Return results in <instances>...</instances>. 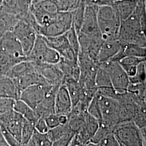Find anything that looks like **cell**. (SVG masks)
I'll list each match as a JSON object with an SVG mask.
<instances>
[{"label": "cell", "instance_id": "24", "mask_svg": "<svg viewBox=\"0 0 146 146\" xmlns=\"http://www.w3.org/2000/svg\"><path fill=\"white\" fill-rule=\"evenodd\" d=\"M62 84L65 85L68 90L73 107L81 99L84 88H82L78 81L70 78H64Z\"/></svg>", "mask_w": 146, "mask_h": 146}, {"label": "cell", "instance_id": "51", "mask_svg": "<svg viewBox=\"0 0 146 146\" xmlns=\"http://www.w3.org/2000/svg\"><path fill=\"white\" fill-rule=\"evenodd\" d=\"M0 146H11L5 141L0 131Z\"/></svg>", "mask_w": 146, "mask_h": 146}, {"label": "cell", "instance_id": "42", "mask_svg": "<svg viewBox=\"0 0 146 146\" xmlns=\"http://www.w3.org/2000/svg\"><path fill=\"white\" fill-rule=\"evenodd\" d=\"M19 10V19L27 14L31 9L32 5L31 0H17Z\"/></svg>", "mask_w": 146, "mask_h": 146}, {"label": "cell", "instance_id": "9", "mask_svg": "<svg viewBox=\"0 0 146 146\" xmlns=\"http://www.w3.org/2000/svg\"><path fill=\"white\" fill-rule=\"evenodd\" d=\"M12 32L21 43L23 52L28 57L36 40L37 34L31 25L24 19H19Z\"/></svg>", "mask_w": 146, "mask_h": 146}, {"label": "cell", "instance_id": "15", "mask_svg": "<svg viewBox=\"0 0 146 146\" xmlns=\"http://www.w3.org/2000/svg\"><path fill=\"white\" fill-rule=\"evenodd\" d=\"M33 65L47 82L53 86L62 84L64 74L57 64L33 62Z\"/></svg>", "mask_w": 146, "mask_h": 146}, {"label": "cell", "instance_id": "37", "mask_svg": "<svg viewBox=\"0 0 146 146\" xmlns=\"http://www.w3.org/2000/svg\"><path fill=\"white\" fill-rule=\"evenodd\" d=\"M129 78L130 84H145L146 70L145 61L142 62L138 65L135 76Z\"/></svg>", "mask_w": 146, "mask_h": 146}, {"label": "cell", "instance_id": "7", "mask_svg": "<svg viewBox=\"0 0 146 146\" xmlns=\"http://www.w3.org/2000/svg\"><path fill=\"white\" fill-rule=\"evenodd\" d=\"M73 26V12L58 11L52 23L41 28L38 35L45 37H54L61 35Z\"/></svg>", "mask_w": 146, "mask_h": 146}, {"label": "cell", "instance_id": "23", "mask_svg": "<svg viewBox=\"0 0 146 146\" xmlns=\"http://www.w3.org/2000/svg\"><path fill=\"white\" fill-rule=\"evenodd\" d=\"M0 97L19 99V93L15 82L7 75H0Z\"/></svg>", "mask_w": 146, "mask_h": 146}, {"label": "cell", "instance_id": "26", "mask_svg": "<svg viewBox=\"0 0 146 146\" xmlns=\"http://www.w3.org/2000/svg\"><path fill=\"white\" fill-rule=\"evenodd\" d=\"M14 110L21 114L26 120L35 123L40 117L35 110L21 100H16Z\"/></svg>", "mask_w": 146, "mask_h": 146}, {"label": "cell", "instance_id": "11", "mask_svg": "<svg viewBox=\"0 0 146 146\" xmlns=\"http://www.w3.org/2000/svg\"><path fill=\"white\" fill-rule=\"evenodd\" d=\"M99 7L93 5H86L84 21L79 33L92 38H102L98 20Z\"/></svg>", "mask_w": 146, "mask_h": 146}, {"label": "cell", "instance_id": "52", "mask_svg": "<svg viewBox=\"0 0 146 146\" xmlns=\"http://www.w3.org/2000/svg\"><path fill=\"white\" fill-rule=\"evenodd\" d=\"M140 129V131H141V134L142 136V137L143 139V140L145 142V144L146 145V125L142 127ZM145 145V146H146Z\"/></svg>", "mask_w": 146, "mask_h": 146}, {"label": "cell", "instance_id": "32", "mask_svg": "<svg viewBox=\"0 0 146 146\" xmlns=\"http://www.w3.org/2000/svg\"><path fill=\"white\" fill-rule=\"evenodd\" d=\"M34 123L26 120L25 121L22 128V136H21V143L25 146L30 140L34 133L35 131Z\"/></svg>", "mask_w": 146, "mask_h": 146}, {"label": "cell", "instance_id": "58", "mask_svg": "<svg viewBox=\"0 0 146 146\" xmlns=\"http://www.w3.org/2000/svg\"><path fill=\"white\" fill-rule=\"evenodd\" d=\"M1 122H0V131H1Z\"/></svg>", "mask_w": 146, "mask_h": 146}, {"label": "cell", "instance_id": "30", "mask_svg": "<svg viewBox=\"0 0 146 146\" xmlns=\"http://www.w3.org/2000/svg\"><path fill=\"white\" fill-rule=\"evenodd\" d=\"M86 4L81 2L76 6L73 12V26L78 34L84 21Z\"/></svg>", "mask_w": 146, "mask_h": 146}, {"label": "cell", "instance_id": "57", "mask_svg": "<svg viewBox=\"0 0 146 146\" xmlns=\"http://www.w3.org/2000/svg\"><path fill=\"white\" fill-rule=\"evenodd\" d=\"M101 146V145H100V144H99H99H98V146Z\"/></svg>", "mask_w": 146, "mask_h": 146}, {"label": "cell", "instance_id": "2", "mask_svg": "<svg viewBox=\"0 0 146 146\" xmlns=\"http://www.w3.org/2000/svg\"><path fill=\"white\" fill-rule=\"evenodd\" d=\"M98 20L100 31L104 40H118L121 20L114 5L99 7Z\"/></svg>", "mask_w": 146, "mask_h": 146}, {"label": "cell", "instance_id": "19", "mask_svg": "<svg viewBox=\"0 0 146 146\" xmlns=\"http://www.w3.org/2000/svg\"><path fill=\"white\" fill-rule=\"evenodd\" d=\"M99 121L87 113L83 127L75 134L83 144L90 141L99 127Z\"/></svg>", "mask_w": 146, "mask_h": 146}, {"label": "cell", "instance_id": "33", "mask_svg": "<svg viewBox=\"0 0 146 146\" xmlns=\"http://www.w3.org/2000/svg\"><path fill=\"white\" fill-rule=\"evenodd\" d=\"M95 85L96 87H113L108 74L99 66L96 75Z\"/></svg>", "mask_w": 146, "mask_h": 146}, {"label": "cell", "instance_id": "14", "mask_svg": "<svg viewBox=\"0 0 146 146\" xmlns=\"http://www.w3.org/2000/svg\"><path fill=\"white\" fill-rule=\"evenodd\" d=\"M0 50L11 55L21 61L28 60L20 42L11 31L5 33L0 38Z\"/></svg>", "mask_w": 146, "mask_h": 146}, {"label": "cell", "instance_id": "20", "mask_svg": "<svg viewBox=\"0 0 146 146\" xmlns=\"http://www.w3.org/2000/svg\"><path fill=\"white\" fill-rule=\"evenodd\" d=\"M122 43L119 40H104L100 49L97 63H101L111 60L117 54L121 48Z\"/></svg>", "mask_w": 146, "mask_h": 146}, {"label": "cell", "instance_id": "50", "mask_svg": "<svg viewBox=\"0 0 146 146\" xmlns=\"http://www.w3.org/2000/svg\"><path fill=\"white\" fill-rule=\"evenodd\" d=\"M69 146H84V144L78 140L76 136L75 135Z\"/></svg>", "mask_w": 146, "mask_h": 146}, {"label": "cell", "instance_id": "5", "mask_svg": "<svg viewBox=\"0 0 146 146\" xmlns=\"http://www.w3.org/2000/svg\"><path fill=\"white\" fill-rule=\"evenodd\" d=\"M95 95L98 98L102 116L99 122L114 129L121 122L120 102L115 99Z\"/></svg>", "mask_w": 146, "mask_h": 146}, {"label": "cell", "instance_id": "48", "mask_svg": "<svg viewBox=\"0 0 146 146\" xmlns=\"http://www.w3.org/2000/svg\"><path fill=\"white\" fill-rule=\"evenodd\" d=\"M58 122L60 125H67L69 121V116L65 114H58Z\"/></svg>", "mask_w": 146, "mask_h": 146}, {"label": "cell", "instance_id": "40", "mask_svg": "<svg viewBox=\"0 0 146 146\" xmlns=\"http://www.w3.org/2000/svg\"><path fill=\"white\" fill-rule=\"evenodd\" d=\"M16 100L0 97V115L14 110Z\"/></svg>", "mask_w": 146, "mask_h": 146}, {"label": "cell", "instance_id": "12", "mask_svg": "<svg viewBox=\"0 0 146 146\" xmlns=\"http://www.w3.org/2000/svg\"><path fill=\"white\" fill-rule=\"evenodd\" d=\"M42 36L49 47L59 53L62 59L71 62H78V56L70 46L64 34L57 36Z\"/></svg>", "mask_w": 146, "mask_h": 146}, {"label": "cell", "instance_id": "46", "mask_svg": "<svg viewBox=\"0 0 146 146\" xmlns=\"http://www.w3.org/2000/svg\"><path fill=\"white\" fill-rule=\"evenodd\" d=\"M99 144L102 146H121L113 133L106 136L100 142Z\"/></svg>", "mask_w": 146, "mask_h": 146}, {"label": "cell", "instance_id": "34", "mask_svg": "<svg viewBox=\"0 0 146 146\" xmlns=\"http://www.w3.org/2000/svg\"><path fill=\"white\" fill-rule=\"evenodd\" d=\"M87 113L69 118L68 125L70 131L75 134L78 133L84 125Z\"/></svg>", "mask_w": 146, "mask_h": 146}, {"label": "cell", "instance_id": "35", "mask_svg": "<svg viewBox=\"0 0 146 146\" xmlns=\"http://www.w3.org/2000/svg\"><path fill=\"white\" fill-rule=\"evenodd\" d=\"M99 127L98 129L94 134L93 137L90 140L91 142L95 143L96 144L99 143L101 141L104 139L106 136L113 133L114 129L110 127L107 125H104V124L99 122Z\"/></svg>", "mask_w": 146, "mask_h": 146}, {"label": "cell", "instance_id": "53", "mask_svg": "<svg viewBox=\"0 0 146 146\" xmlns=\"http://www.w3.org/2000/svg\"><path fill=\"white\" fill-rule=\"evenodd\" d=\"M98 144H96L95 143H93L91 141H89L88 142L86 143L85 144H84V146H97Z\"/></svg>", "mask_w": 146, "mask_h": 146}, {"label": "cell", "instance_id": "8", "mask_svg": "<svg viewBox=\"0 0 146 146\" xmlns=\"http://www.w3.org/2000/svg\"><path fill=\"white\" fill-rule=\"evenodd\" d=\"M99 66L108 74L114 88L120 92L127 90L130 84L129 78L119 62L110 60Z\"/></svg>", "mask_w": 146, "mask_h": 146}, {"label": "cell", "instance_id": "6", "mask_svg": "<svg viewBox=\"0 0 146 146\" xmlns=\"http://www.w3.org/2000/svg\"><path fill=\"white\" fill-rule=\"evenodd\" d=\"M78 64L80 72L78 82L82 88H96L95 78L99 64L87 55L81 52L78 54Z\"/></svg>", "mask_w": 146, "mask_h": 146}, {"label": "cell", "instance_id": "43", "mask_svg": "<svg viewBox=\"0 0 146 146\" xmlns=\"http://www.w3.org/2000/svg\"><path fill=\"white\" fill-rule=\"evenodd\" d=\"M76 134L69 131L52 143V146H69Z\"/></svg>", "mask_w": 146, "mask_h": 146}, {"label": "cell", "instance_id": "22", "mask_svg": "<svg viewBox=\"0 0 146 146\" xmlns=\"http://www.w3.org/2000/svg\"><path fill=\"white\" fill-rule=\"evenodd\" d=\"M122 46L119 52L111 59V60L119 62L126 57L134 56L137 58H146V48L134 44L121 42Z\"/></svg>", "mask_w": 146, "mask_h": 146}, {"label": "cell", "instance_id": "27", "mask_svg": "<svg viewBox=\"0 0 146 146\" xmlns=\"http://www.w3.org/2000/svg\"><path fill=\"white\" fill-rule=\"evenodd\" d=\"M146 58L134 56L126 57L121 59L119 62L128 75L129 78H131L135 76L138 65L142 62L145 61Z\"/></svg>", "mask_w": 146, "mask_h": 146}, {"label": "cell", "instance_id": "44", "mask_svg": "<svg viewBox=\"0 0 146 146\" xmlns=\"http://www.w3.org/2000/svg\"><path fill=\"white\" fill-rule=\"evenodd\" d=\"M1 132L3 136L5 141L11 146H24L20 141L16 140L14 137L11 135L10 133L8 132V131L5 129V127L1 123Z\"/></svg>", "mask_w": 146, "mask_h": 146}, {"label": "cell", "instance_id": "25", "mask_svg": "<svg viewBox=\"0 0 146 146\" xmlns=\"http://www.w3.org/2000/svg\"><path fill=\"white\" fill-rule=\"evenodd\" d=\"M138 0H120L115 1L113 5L117 11L121 21L128 18L135 11Z\"/></svg>", "mask_w": 146, "mask_h": 146}, {"label": "cell", "instance_id": "13", "mask_svg": "<svg viewBox=\"0 0 146 146\" xmlns=\"http://www.w3.org/2000/svg\"><path fill=\"white\" fill-rule=\"evenodd\" d=\"M26 119L19 113L13 110L0 115V122L5 129L21 142L22 131Z\"/></svg>", "mask_w": 146, "mask_h": 146}, {"label": "cell", "instance_id": "38", "mask_svg": "<svg viewBox=\"0 0 146 146\" xmlns=\"http://www.w3.org/2000/svg\"><path fill=\"white\" fill-rule=\"evenodd\" d=\"M1 8L5 13L19 17V10L17 0H3Z\"/></svg>", "mask_w": 146, "mask_h": 146}, {"label": "cell", "instance_id": "56", "mask_svg": "<svg viewBox=\"0 0 146 146\" xmlns=\"http://www.w3.org/2000/svg\"><path fill=\"white\" fill-rule=\"evenodd\" d=\"M145 10H146V0L145 1Z\"/></svg>", "mask_w": 146, "mask_h": 146}, {"label": "cell", "instance_id": "55", "mask_svg": "<svg viewBox=\"0 0 146 146\" xmlns=\"http://www.w3.org/2000/svg\"><path fill=\"white\" fill-rule=\"evenodd\" d=\"M3 0H0V7L2 5V4L3 3Z\"/></svg>", "mask_w": 146, "mask_h": 146}, {"label": "cell", "instance_id": "29", "mask_svg": "<svg viewBox=\"0 0 146 146\" xmlns=\"http://www.w3.org/2000/svg\"><path fill=\"white\" fill-rule=\"evenodd\" d=\"M20 62V60L0 50V75H7L14 65Z\"/></svg>", "mask_w": 146, "mask_h": 146}, {"label": "cell", "instance_id": "36", "mask_svg": "<svg viewBox=\"0 0 146 146\" xmlns=\"http://www.w3.org/2000/svg\"><path fill=\"white\" fill-rule=\"evenodd\" d=\"M64 35L67 37L70 46L72 48L76 54L78 56L80 51L78 34H77L73 26L68 31L66 32Z\"/></svg>", "mask_w": 146, "mask_h": 146}, {"label": "cell", "instance_id": "41", "mask_svg": "<svg viewBox=\"0 0 146 146\" xmlns=\"http://www.w3.org/2000/svg\"><path fill=\"white\" fill-rule=\"evenodd\" d=\"M60 11H73L76 5V0H54Z\"/></svg>", "mask_w": 146, "mask_h": 146}, {"label": "cell", "instance_id": "17", "mask_svg": "<svg viewBox=\"0 0 146 146\" xmlns=\"http://www.w3.org/2000/svg\"><path fill=\"white\" fill-rule=\"evenodd\" d=\"M73 104L68 90L64 84L58 88L55 98V112L57 114L69 115L72 110Z\"/></svg>", "mask_w": 146, "mask_h": 146}, {"label": "cell", "instance_id": "49", "mask_svg": "<svg viewBox=\"0 0 146 146\" xmlns=\"http://www.w3.org/2000/svg\"><path fill=\"white\" fill-rule=\"evenodd\" d=\"M52 142L48 138L47 135L45 138L40 142L37 146H52Z\"/></svg>", "mask_w": 146, "mask_h": 146}, {"label": "cell", "instance_id": "54", "mask_svg": "<svg viewBox=\"0 0 146 146\" xmlns=\"http://www.w3.org/2000/svg\"><path fill=\"white\" fill-rule=\"evenodd\" d=\"M31 1H32V4H35V3H37L38 2H40L43 0H31Z\"/></svg>", "mask_w": 146, "mask_h": 146}, {"label": "cell", "instance_id": "28", "mask_svg": "<svg viewBox=\"0 0 146 146\" xmlns=\"http://www.w3.org/2000/svg\"><path fill=\"white\" fill-rule=\"evenodd\" d=\"M34 68H35V67L31 61L28 60L23 61L14 65L8 73L7 75L12 79H14L21 76Z\"/></svg>", "mask_w": 146, "mask_h": 146}, {"label": "cell", "instance_id": "4", "mask_svg": "<svg viewBox=\"0 0 146 146\" xmlns=\"http://www.w3.org/2000/svg\"><path fill=\"white\" fill-rule=\"evenodd\" d=\"M28 60L33 62H40L57 64L61 58L59 53L49 47L41 35H37L36 40Z\"/></svg>", "mask_w": 146, "mask_h": 146}, {"label": "cell", "instance_id": "3", "mask_svg": "<svg viewBox=\"0 0 146 146\" xmlns=\"http://www.w3.org/2000/svg\"><path fill=\"white\" fill-rule=\"evenodd\" d=\"M113 133L121 146H146L140 129L133 121L120 123Z\"/></svg>", "mask_w": 146, "mask_h": 146}, {"label": "cell", "instance_id": "18", "mask_svg": "<svg viewBox=\"0 0 146 146\" xmlns=\"http://www.w3.org/2000/svg\"><path fill=\"white\" fill-rule=\"evenodd\" d=\"M13 80H14L19 92V96L21 92L24 89L31 85L41 83H48L46 80L42 77V75L37 71L35 68L21 76Z\"/></svg>", "mask_w": 146, "mask_h": 146}, {"label": "cell", "instance_id": "1", "mask_svg": "<svg viewBox=\"0 0 146 146\" xmlns=\"http://www.w3.org/2000/svg\"><path fill=\"white\" fill-rule=\"evenodd\" d=\"M145 1L138 0L135 11L121 21L118 40L121 42L146 48Z\"/></svg>", "mask_w": 146, "mask_h": 146}, {"label": "cell", "instance_id": "21", "mask_svg": "<svg viewBox=\"0 0 146 146\" xmlns=\"http://www.w3.org/2000/svg\"><path fill=\"white\" fill-rule=\"evenodd\" d=\"M60 86V85L54 86L44 99L35 109L39 117H42L44 119L48 115L55 113V98L56 91Z\"/></svg>", "mask_w": 146, "mask_h": 146}, {"label": "cell", "instance_id": "45", "mask_svg": "<svg viewBox=\"0 0 146 146\" xmlns=\"http://www.w3.org/2000/svg\"><path fill=\"white\" fill-rule=\"evenodd\" d=\"M34 126L35 129L37 131L43 134H47L50 129L47 125L46 121L42 117H40L37 120L36 122L34 124Z\"/></svg>", "mask_w": 146, "mask_h": 146}, {"label": "cell", "instance_id": "39", "mask_svg": "<svg viewBox=\"0 0 146 146\" xmlns=\"http://www.w3.org/2000/svg\"><path fill=\"white\" fill-rule=\"evenodd\" d=\"M87 112L89 114L92 116L99 121L101 120L102 116L101 113V110L100 108L98 98L96 95L94 96V98L92 100L91 102L89 104L88 107L87 109Z\"/></svg>", "mask_w": 146, "mask_h": 146}, {"label": "cell", "instance_id": "10", "mask_svg": "<svg viewBox=\"0 0 146 146\" xmlns=\"http://www.w3.org/2000/svg\"><path fill=\"white\" fill-rule=\"evenodd\" d=\"M53 87V86L48 83L31 85L21 92L19 99L23 101L35 110L52 90Z\"/></svg>", "mask_w": 146, "mask_h": 146}, {"label": "cell", "instance_id": "47", "mask_svg": "<svg viewBox=\"0 0 146 146\" xmlns=\"http://www.w3.org/2000/svg\"><path fill=\"white\" fill-rule=\"evenodd\" d=\"M44 119L46 121L49 129L53 128L55 127H57L58 125H60L58 115L56 113H54L52 114L48 115L47 117L44 118Z\"/></svg>", "mask_w": 146, "mask_h": 146}, {"label": "cell", "instance_id": "59", "mask_svg": "<svg viewBox=\"0 0 146 146\" xmlns=\"http://www.w3.org/2000/svg\"><path fill=\"white\" fill-rule=\"evenodd\" d=\"M115 1H120V0H114Z\"/></svg>", "mask_w": 146, "mask_h": 146}, {"label": "cell", "instance_id": "16", "mask_svg": "<svg viewBox=\"0 0 146 146\" xmlns=\"http://www.w3.org/2000/svg\"><path fill=\"white\" fill-rule=\"evenodd\" d=\"M78 37L80 49V52L87 55L95 62L97 63L98 55L103 42L102 38H92L81 33L78 34Z\"/></svg>", "mask_w": 146, "mask_h": 146}, {"label": "cell", "instance_id": "31", "mask_svg": "<svg viewBox=\"0 0 146 146\" xmlns=\"http://www.w3.org/2000/svg\"><path fill=\"white\" fill-rule=\"evenodd\" d=\"M69 131H72L69 129L68 124L65 125H60L57 127L50 129L47 133V135L48 138L53 142Z\"/></svg>", "mask_w": 146, "mask_h": 146}]
</instances>
